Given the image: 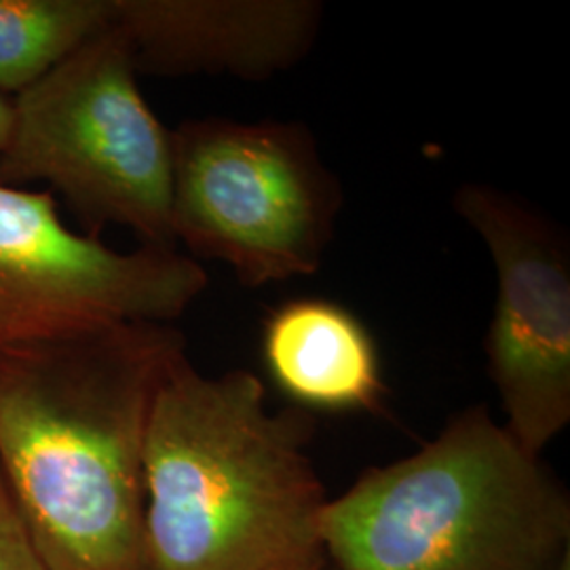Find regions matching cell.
<instances>
[{
	"label": "cell",
	"instance_id": "obj_1",
	"mask_svg": "<svg viewBox=\"0 0 570 570\" xmlns=\"http://www.w3.org/2000/svg\"><path fill=\"white\" fill-rule=\"evenodd\" d=\"M171 324H117L0 353V475L47 570H150L144 450Z\"/></svg>",
	"mask_w": 570,
	"mask_h": 570
},
{
	"label": "cell",
	"instance_id": "obj_2",
	"mask_svg": "<svg viewBox=\"0 0 570 570\" xmlns=\"http://www.w3.org/2000/svg\"><path fill=\"white\" fill-rule=\"evenodd\" d=\"M313 431L301 407L273 412L249 370L205 376L183 357L146 433L148 569L327 570Z\"/></svg>",
	"mask_w": 570,
	"mask_h": 570
},
{
	"label": "cell",
	"instance_id": "obj_3",
	"mask_svg": "<svg viewBox=\"0 0 570 570\" xmlns=\"http://www.w3.org/2000/svg\"><path fill=\"white\" fill-rule=\"evenodd\" d=\"M322 541L336 570H558L569 564L570 497L473 406L327 499Z\"/></svg>",
	"mask_w": 570,
	"mask_h": 570
},
{
	"label": "cell",
	"instance_id": "obj_4",
	"mask_svg": "<svg viewBox=\"0 0 570 570\" xmlns=\"http://www.w3.org/2000/svg\"><path fill=\"white\" fill-rule=\"evenodd\" d=\"M129 45L110 23L13 98L0 184L47 183L91 237L129 228L178 247L171 225V129L144 100Z\"/></svg>",
	"mask_w": 570,
	"mask_h": 570
},
{
	"label": "cell",
	"instance_id": "obj_5",
	"mask_svg": "<svg viewBox=\"0 0 570 570\" xmlns=\"http://www.w3.org/2000/svg\"><path fill=\"white\" fill-rule=\"evenodd\" d=\"M171 225L195 258L261 287L324 265L343 186L301 122L193 119L171 129Z\"/></svg>",
	"mask_w": 570,
	"mask_h": 570
},
{
	"label": "cell",
	"instance_id": "obj_6",
	"mask_svg": "<svg viewBox=\"0 0 570 570\" xmlns=\"http://www.w3.org/2000/svg\"><path fill=\"white\" fill-rule=\"evenodd\" d=\"M207 273L178 247L119 252L61 220L51 193L0 184V353L117 324H174Z\"/></svg>",
	"mask_w": 570,
	"mask_h": 570
},
{
	"label": "cell",
	"instance_id": "obj_7",
	"mask_svg": "<svg viewBox=\"0 0 570 570\" xmlns=\"http://www.w3.org/2000/svg\"><path fill=\"white\" fill-rule=\"evenodd\" d=\"M454 209L497 271L487 355L503 428L541 456L570 423V249L562 228L490 184H463Z\"/></svg>",
	"mask_w": 570,
	"mask_h": 570
},
{
	"label": "cell",
	"instance_id": "obj_8",
	"mask_svg": "<svg viewBox=\"0 0 570 570\" xmlns=\"http://www.w3.org/2000/svg\"><path fill=\"white\" fill-rule=\"evenodd\" d=\"M322 18L315 0H115L112 26L138 75L263 81L305 60Z\"/></svg>",
	"mask_w": 570,
	"mask_h": 570
},
{
	"label": "cell",
	"instance_id": "obj_9",
	"mask_svg": "<svg viewBox=\"0 0 570 570\" xmlns=\"http://www.w3.org/2000/svg\"><path fill=\"white\" fill-rule=\"evenodd\" d=\"M273 383L301 407L351 412L381 406L379 348L345 306L303 298L275 308L263 332Z\"/></svg>",
	"mask_w": 570,
	"mask_h": 570
},
{
	"label": "cell",
	"instance_id": "obj_10",
	"mask_svg": "<svg viewBox=\"0 0 570 570\" xmlns=\"http://www.w3.org/2000/svg\"><path fill=\"white\" fill-rule=\"evenodd\" d=\"M112 18L115 0H0V94L20 96Z\"/></svg>",
	"mask_w": 570,
	"mask_h": 570
},
{
	"label": "cell",
	"instance_id": "obj_11",
	"mask_svg": "<svg viewBox=\"0 0 570 570\" xmlns=\"http://www.w3.org/2000/svg\"><path fill=\"white\" fill-rule=\"evenodd\" d=\"M0 570H47L0 475Z\"/></svg>",
	"mask_w": 570,
	"mask_h": 570
},
{
	"label": "cell",
	"instance_id": "obj_12",
	"mask_svg": "<svg viewBox=\"0 0 570 570\" xmlns=\"http://www.w3.org/2000/svg\"><path fill=\"white\" fill-rule=\"evenodd\" d=\"M11 122H13V98H7L0 94V150L9 140Z\"/></svg>",
	"mask_w": 570,
	"mask_h": 570
},
{
	"label": "cell",
	"instance_id": "obj_13",
	"mask_svg": "<svg viewBox=\"0 0 570 570\" xmlns=\"http://www.w3.org/2000/svg\"><path fill=\"white\" fill-rule=\"evenodd\" d=\"M558 570H569V564H564V567H562V569H558Z\"/></svg>",
	"mask_w": 570,
	"mask_h": 570
}]
</instances>
